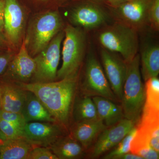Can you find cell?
<instances>
[{
	"instance_id": "6da1fadb",
	"label": "cell",
	"mask_w": 159,
	"mask_h": 159,
	"mask_svg": "<svg viewBox=\"0 0 159 159\" xmlns=\"http://www.w3.org/2000/svg\"><path fill=\"white\" fill-rule=\"evenodd\" d=\"M19 86L34 93L57 123L64 127L68 126L77 90V76L51 82L20 83Z\"/></svg>"
},
{
	"instance_id": "7a4b0ae2",
	"label": "cell",
	"mask_w": 159,
	"mask_h": 159,
	"mask_svg": "<svg viewBox=\"0 0 159 159\" xmlns=\"http://www.w3.org/2000/svg\"><path fill=\"white\" fill-rule=\"evenodd\" d=\"M127 73L122 91L121 102L124 118L138 123L145 104V85L142 83L140 57L139 54L126 63Z\"/></svg>"
},
{
	"instance_id": "3957f363",
	"label": "cell",
	"mask_w": 159,
	"mask_h": 159,
	"mask_svg": "<svg viewBox=\"0 0 159 159\" xmlns=\"http://www.w3.org/2000/svg\"><path fill=\"white\" fill-rule=\"evenodd\" d=\"M99 40L106 50L119 53L125 62H130L138 54L136 30L122 22L115 23L102 30Z\"/></svg>"
},
{
	"instance_id": "277c9868",
	"label": "cell",
	"mask_w": 159,
	"mask_h": 159,
	"mask_svg": "<svg viewBox=\"0 0 159 159\" xmlns=\"http://www.w3.org/2000/svg\"><path fill=\"white\" fill-rule=\"evenodd\" d=\"M64 31L62 64L57 75V79L59 80L77 76L84 58L86 44L85 34L82 29L68 25Z\"/></svg>"
},
{
	"instance_id": "5b68a950",
	"label": "cell",
	"mask_w": 159,
	"mask_h": 159,
	"mask_svg": "<svg viewBox=\"0 0 159 159\" xmlns=\"http://www.w3.org/2000/svg\"><path fill=\"white\" fill-rule=\"evenodd\" d=\"M63 21L57 11L40 15L31 23L25 40L30 55L35 56L61 31Z\"/></svg>"
},
{
	"instance_id": "8992f818",
	"label": "cell",
	"mask_w": 159,
	"mask_h": 159,
	"mask_svg": "<svg viewBox=\"0 0 159 159\" xmlns=\"http://www.w3.org/2000/svg\"><path fill=\"white\" fill-rule=\"evenodd\" d=\"M64 36V31H60L34 57L36 67L31 83L53 82L57 79L61 46Z\"/></svg>"
},
{
	"instance_id": "52a82bcc",
	"label": "cell",
	"mask_w": 159,
	"mask_h": 159,
	"mask_svg": "<svg viewBox=\"0 0 159 159\" xmlns=\"http://www.w3.org/2000/svg\"><path fill=\"white\" fill-rule=\"evenodd\" d=\"M81 89L84 96L103 97L114 102L119 100L112 90L100 63L93 54H89L87 59Z\"/></svg>"
},
{
	"instance_id": "ba28073f",
	"label": "cell",
	"mask_w": 159,
	"mask_h": 159,
	"mask_svg": "<svg viewBox=\"0 0 159 159\" xmlns=\"http://www.w3.org/2000/svg\"><path fill=\"white\" fill-rule=\"evenodd\" d=\"M70 19L76 27L91 30L104 25L108 21V17L101 6L89 1L83 3L72 9Z\"/></svg>"
},
{
	"instance_id": "9c48e42d",
	"label": "cell",
	"mask_w": 159,
	"mask_h": 159,
	"mask_svg": "<svg viewBox=\"0 0 159 159\" xmlns=\"http://www.w3.org/2000/svg\"><path fill=\"white\" fill-rule=\"evenodd\" d=\"M100 56L106 76L112 90L118 100L121 101L127 73L126 63L114 52L105 49L101 50Z\"/></svg>"
},
{
	"instance_id": "30bf717a",
	"label": "cell",
	"mask_w": 159,
	"mask_h": 159,
	"mask_svg": "<svg viewBox=\"0 0 159 159\" xmlns=\"http://www.w3.org/2000/svg\"><path fill=\"white\" fill-rule=\"evenodd\" d=\"M63 126L57 123L34 121L27 122L23 129V137L32 145L49 147L63 136Z\"/></svg>"
},
{
	"instance_id": "8fae6325",
	"label": "cell",
	"mask_w": 159,
	"mask_h": 159,
	"mask_svg": "<svg viewBox=\"0 0 159 159\" xmlns=\"http://www.w3.org/2000/svg\"><path fill=\"white\" fill-rule=\"evenodd\" d=\"M152 0H128L113 7L114 14L121 22L136 30L148 22V12Z\"/></svg>"
},
{
	"instance_id": "7c38bea8",
	"label": "cell",
	"mask_w": 159,
	"mask_h": 159,
	"mask_svg": "<svg viewBox=\"0 0 159 159\" xmlns=\"http://www.w3.org/2000/svg\"><path fill=\"white\" fill-rule=\"evenodd\" d=\"M135 125L132 121L123 118L115 125L107 127L99 135L91 157H97L116 146Z\"/></svg>"
},
{
	"instance_id": "4fadbf2b",
	"label": "cell",
	"mask_w": 159,
	"mask_h": 159,
	"mask_svg": "<svg viewBox=\"0 0 159 159\" xmlns=\"http://www.w3.org/2000/svg\"><path fill=\"white\" fill-rule=\"evenodd\" d=\"M4 3L5 35L9 43L17 45L24 30V12L17 0H5Z\"/></svg>"
},
{
	"instance_id": "5bb4252c",
	"label": "cell",
	"mask_w": 159,
	"mask_h": 159,
	"mask_svg": "<svg viewBox=\"0 0 159 159\" xmlns=\"http://www.w3.org/2000/svg\"><path fill=\"white\" fill-rule=\"evenodd\" d=\"M35 67L34 58L29 54L24 39L19 52L11 60L7 68L13 78L20 83H26L33 76Z\"/></svg>"
},
{
	"instance_id": "9a60e30c",
	"label": "cell",
	"mask_w": 159,
	"mask_h": 159,
	"mask_svg": "<svg viewBox=\"0 0 159 159\" xmlns=\"http://www.w3.org/2000/svg\"><path fill=\"white\" fill-rule=\"evenodd\" d=\"M0 83L1 110L21 113L27 97V91L19 85L5 81Z\"/></svg>"
},
{
	"instance_id": "2e32d148",
	"label": "cell",
	"mask_w": 159,
	"mask_h": 159,
	"mask_svg": "<svg viewBox=\"0 0 159 159\" xmlns=\"http://www.w3.org/2000/svg\"><path fill=\"white\" fill-rule=\"evenodd\" d=\"M107 126L101 119L77 122L72 129V137L83 148H88Z\"/></svg>"
},
{
	"instance_id": "e0dca14e",
	"label": "cell",
	"mask_w": 159,
	"mask_h": 159,
	"mask_svg": "<svg viewBox=\"0 0 159 159\" xmlns=\"http://www.w3.org/2000/svg\"><path fill=\"white\" fill-rule=\"evenodd\" d=\"M27 97L22 111L26 122L40 121L57 123L35 95L27 91Z\"/></svg>"
},
{
	"instance_id": "ac0fdd59",
	"label": "cell",
	"mask_w": 159,
	"mask_h": 159,
	"mask_svg": "<svg viewBox=\"0 0 159 159\" xmlns=\"http://www.w3.org/2000/svg\"><path fill=\"white\" fill-rule=\"evenodd\" d=\"M97 108V113L107 127L115 125L123 119L122 107L110 99L96 96L92 98Z\"/></svg>"
},
{
	"instance_id": "d6986e66",
	"label": "cell",
	"mask_w": 159,
	"mask_h": 159,
	"mask_svg": "<svg viewBox=\"0 0 159 159\" xmlns=\"http://www.w3.org/2000/svg\"><path fill=\"white\" fill-rule=\"evenodd\" d=\"M32 146L24 137L7 139L0 144V159H28Z\"/></svg>"
},
{
	"instance_id": "ffe728a7",
	"label": "cell",
	"mask_w": 159,
	"mask_h": 159,
	"mask_svg": "<svg viewBox=\"0 0 159 159\" xmlns=\"http://www.w3.org/2000/svg\"><path fill=\"white\" fill-rule=\"evenodd\" d=\"M48 147L58 159H79L84 155V148L73 137H60Z\"/></svg>"
},
{
	"instance_id": "44dd1931",
	"label": "cell",
	"mask_w": 159,
	"mask_h": 159,
	"mask_svg": "<svg viewBox=\"0 0 159 159\" xmlns=\"http://www.w3.org/2000/svg\"><path fill=\"white\" fill-rule=\"evenodd\" d=\"M140 57L141 72L144 80L157 77L159 73V47L157 44H148L143 48Z\"/></svg>"
},
{
	"instance_id": "7402d4cb",
	"label": "cell",
	"mask_w": 159,
	"mask_h": 159,
	"mask_svg": "<svg viewBox=\"0 0 159 159\" xmlns=\"http://www.w3.org/2000/svg\"><path fill=\"white\" fill-rule=\"evenodd\" d=\"M84 96L74 102L73 115L76 122L95 121L100 119L92 98Z\"/></svg>"
},
{
	"instance_id": "603a6c76",
	"label": "cell",
	"mask_w": 159,
	"mask_h": 159,
	"mask_svg": "<svg viewBox=\"0 0 159 159\" xmlns=\"http://www.w3.org/2000/svg\"><path fill=\"white\" fill-rule=\"evenodd\" d=\"M145 82V100L143 109L159 111V80L157 77H150Z\"/></svg>"
},
{
	"instance_id": "cb8c5ba5",
	"label": "cell",
	"mask_w": 159,
	"mask_h": 159,
	"mask_svg": "<svg viewBox=\"0 0 159 159\" xmlns=\"http://www.w3.org/2000/svg\"><path fill=\"white\" fill-rule=\"evenodd\" d=\"M136 130V127L134 126L117 145V147L103 157V158L116 159L122 155L130 152L131 142L135 134Z\"/></svg>"
},
{
	"instance_id": "d4e9b609",
	"label": "cell",
	"mask_w": 159,
	"mask_h": 159,
	"mask_svg": "<svg viewBox=\"0 0 159 159\" xmlns=\"http://www.w3.org/2000/svg\"><path fill=\"white\" fill-rule=\"evenodd\" d=\"M0 118L6 120L22 131L27 123L22 114L20 113L6 111L1 109Z\"/></svg>"
},
{
	"instance_id": "484cf974",
	"label": "cell",
	"mask_w": 159,
	"mask_h": 159,
	"mask_svg": "<svg viewBox=\"0 0 159 159\" xmlns=\"http://www.w3.org/2000/svg\"><path fill=\"white\" fill-rule=\"evenodd\" d=\"M0 129L7 139L23 137L22 130L1 118H0Z\"/></svg>"
},
{
	"instance_id": "4316f807",
	"label": "cell",
	"mask_w": 159,
	"mask_h": 159,
	"mask_svg": "<svg viewBox=\"0 0 159 159\" xmlns=\"http://www.w3.org/2000/svg\"><path fill=\"white\" fill-rule=\"evenodd\" d=\"M28 159H58L48 147H38L32 148Z\"/></svg>"
},
{
	"instance_id": "83f0119b",
	"label": "cell",
	"mask_w": 159,
	"mask_h": 159,
	"mask_svg": "<svg viewBox=\"0 0 159 159\" xmlns=\"http://www.w3.org/2000/svg\"><path fill=\"white\" fill-rule=\"evenodd\" d=\"M148 22L155 30L159 29V0H152L148 12Z\"/></svg>"
},
{
	"instance_id": "f1b7e54d",
	"label": "cell",
	"mask_w": 159,
	"mask_h": 159,
	"mask_svg": "<svg viewBox=\"0 0 159 159\" xmlns=\"http://www.w3.org/2000/svg\"><path fill=\"white\" fill-rule=\"evenodd\" d=\"M12 58V55L9 53H4L0 55V76L7 70Z\"/></svg>"
},
{
	"instance_id": "f546056e",
	"label": "cell",
	"mask_w": 159,
	"mask_h": 159,
	"mask_svg": "<svg viewBox=\"0 0 159 159\" xmlns=\"http://www.w3.org/2000/svg\"><path fill=\"white\" fill-rule=\"evenodd\" d=\"M5 3L3 0H0V33H3L4 28Z\"/></svg>"
},
{
	"instance_id": "4dcf8cb0",
	"label": "cell",
	"mask_w": 159,
	"mask_h": 159,
	"mask_svg": "<svg viewBox=\"0 0 159 159\" xmlns=\"http://www.w3.org/2000/svg\"><path fill=\"white\" fill-rule=\"evenodd\" d=\"M142 157L131 152L124 154L118 157L116 159H143Z\"/></svg>"
},
{
	"instance_id": "1f68e13d",
	"label": "cell",
	"mask_w": 159,
	"mask_h": 159,
	"mask_svg": "<svg viewBox=\"0 0 159 159\" xmlns=\"http://www.w3.org/2000/svg\"><path fill=\"white\" fill-rule=\"evenodd\" d=\"M103 1L108 3L109 5H110L113 8V7H116L119 6L120 4L125 2L128 0H103Z\"/></svg>"
},
{
	"instance_id": "d6a6232c",
	"label": "cell",
	"mask_w": 159,
	"mask_h": 159,
	"mask_svg": "<svg viewBox=\"0 0 159 159\" xmlns=\"http://www.w3.org/2000/svg\"><path fill=\"white\" fill-rule=\"evenodd\" d=\"M7 40L5 34L3 33H0V49L6 47Z\"/></svg>"
},
{
	"instance_id": "836d02e7",
	"label": "cell",
	"mask_w": 159,
	"mask_h": 159,
	"mask_svg": "<svg viewBox=\"0 0 159 159\" xmlns=\"http://www.w3.org/2000/svg\"><path fill=\"white\" fill-rule=\"evenodd\" d=\"M7 138L0 129V144L7 139Z\"/></svg>"
},
{
	"instance_id": "e575fe53",
	"label": "cell",
	"mask_w": 159,
	"mask_h": 159,
	"mask_svg": "<svg viewBox=\"0 0 159 159\" xmlns=\"http://www.w3.org/2000/svg\"><path fill=\"white\" fill-rule=\"evenodd\" d=\"M1 109V85L0 83V110Z\"/></svg>"
},
{
	"instance_id": "d590c367",
	"label": "cell",
	"mask_w": 159,
	"mask_h": 159,
	"mask_svg": "<svg viewBox=\"0 0 159 159\" xmlns=\"http://www.w3.org/2000/svg\"><path fill=\"white\" fill-rule=\"evenodd\" d=\"M38 1H47V0H38Z\"/></svg>"
}]
</instances>
